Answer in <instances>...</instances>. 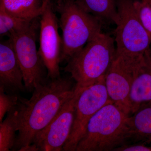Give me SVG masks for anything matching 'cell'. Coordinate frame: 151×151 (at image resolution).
<instances>
[{"label": "cell", "instance_id": "obj_7", "mask_svg": "<svg viewBox=\"0 0 151 151\" xmlns=\"http://www.w3.org/2000/svg\"><path fill=\"white\" fill-rule=\"evenodd\" d=\"M105 76L84 88L79 94L76 106L72 129L62 151H76L90 119L105 105L112 103L105 86Z\"/></svg>", "mask_w": 151, "mask_h": 151}, {"label": "cell", "instance_id": "obj_13", "mask_svg": "<svg viewBox=\"0 0 151 151\" xmlns=\"http://www.w3.org/2000/svg\"><path fill=\"white\" fill-rule=\"evenodd\" d=\"M47 0H0V7L14 16L32 21L40 17Z\"/></svg>", "mask_w": 151, "mask_h": 151}, {"label": "cell", "instance_id": "obj_15", "mask_svg": "<svg viewBox=\"0 0 151 151\" xmlns=\"http://www.w3.org/2000/svg\"><path fill=\"white\" fill-rule=\"evenodd\" d=\"M80 7L102 21H110L116 24L118 19L117 0H75Z\"/></svg>", "mask_w": 151, "mask_h": 151}, {"label": "cell", "instance_id": "obj_3", "mask_svg": "<svg viewBox=\"0 0 151 151\" xmlns=\"http://www.w3.org/2000/svg\"><path fill=\"white\" fill-rule=\"evenodd\" d=\"M116 55L115 40L101 32L71 57L62 70L70 73L76 86L85 88L106 74Z\"/></svg>", "mask_w": 151, "mask_h": 151}, {"label": "cell", "instance_id": "obj_12", "mask_svg": "<svg viewBox=\"0 0 151 151\" xmlns=\"http://www.w3.org/2000/svg\"><path fill=\"white\" fill-rule=\"evenodd\" d=\"M132 114L144 103L151 102V50L134 70L130 95Z\"/></svg>", "mask_w": 151, "mask_h": 151}, {"label": "cell", "instance_id": "obj_22", "mask_svg": "<svg viewBox=\"0 0 151 151\" xmlns=\"http://www.w3.org/2000/svg\"><path fill=\"white\" fill-rule=\"evenodd\" d=\"M150 1H151V0H150Z\"/></svg>", "mask_w": 151, "mask_h": 151}, {"label": "cell", "instance_id": "obj_14", "mask_svg": "<svg viewBox=\"0 0 151 151\" xmlns=\"http://www.w3.org/2000/svg\"><path fill=\"white\" fill-rule=\"evenodd\" d=\"M130 116L132 137L151 142V102L144 103Z\"/></svg>", "mask_w": 151, "mask_h": 151}, {"label": "cell", "instance_id": "obj_6", "mask_svg": "<svg viewBox=\"0 0 151 151\" xmlns=\"http://www.w3.org/2000/svg\"><path fill=\"white\" fill-rule=\"evenodd\" d=\"M40 19V17L36 19L27 28L12 33L9 37L21 69L26 91L29 92H33L49 78L47 69L37 48Z\"/></svg>", "mask_w": 151, "mask_h": 151}, {"label": "cell", "instance_id": "obj_4", "mask_svg": "<svg viewBox=\"0 0 151 151\" xmlns=\"http://www.w3.org/2000/svg\"><path fill=\"white\" fill-rule=\"evenodd\" d=\"M52 5L60 16L59 24L62 32L60 63L67 62L102 32V21L84 11L75 0H55Z\"/></svg>", "mask_w": 151, "mask_h": 151}, {"label": "cell", "instance_id": "obj_2", "mask_svg": "<svg viewBox=\"0 0 151 151\" xmlns=\"http://www.w3.org/2000/svg\"><path fill=\"white\" fill-rule=\"evenodd\" d=\"M131 137L130 115L109 103L89 120L76 151L116 150Z\"/></svg>", "mask_w": 151, "mask_h": 151}, {"label": "cell", "instance_id": "obj_18", "mask_svg": "<svg viewBox=\"0 0 151 151\" xmlns=\"http://www.w3.org/2000/svg\"><path fill=\"white\" fill-rule=\"evenodd\" d=\"M137 14L143 27L151 35V6L145 0L134 1Z\"/></svg>", "mask_w": 151, "mask_h": 151}, {"label": "cell", "instance_id": "obj_10", "mask_svg": "<svg viewBox=\"0 0 151 151\" xmlns=\"http://www.w3.org/2000/svg\"><path fill=\"white\" fill-rule=\"evenodd\" d=\"M134 70L115 58L105 76V86L112 103L129 115L132 114L130 95Z\"/></svg>", "mask_w": 151, "mask_h": 151}, {"label": "cell", "instance_id": "obj_16", "mask_svg": "<svg viewBox=\"0 0 151 151\" xmlns=\"http://www.w3.org/2000/svg\"><path fill=\"white\" fill-rule=\"evenodd\" d=\"M19 102L15 108L7 113L5 120L0 122V151L12 150L15 145L16 133L19 129Z\"/></svg>", "mask_w": 151, "mask_h": 151}, {"label": "cell", "instance_id": "obj_20", "mask_svg": "<svg viewBox=\"0 0 151 151\" xmlns=\"http://www.w3.org/2000/svg\"><path fill=\"white\" fill-rule=\"evenodd\" d=\"M116 150L122 151H151V147L144 145H135L122 146L116 149Z\"/></svg>", "mask_w": 151, "mask_h": 151}, {"label": "cell", "instance_id": "obj_9", "mask_svg": "<svg viewBox=\"0 0 151 151\" xmlns=\"http://www.w3.org/2000/svg\"><path fill=\"white\" fill-rule=\"evenodd\" d=\"M52 7V0H47L40 16L39 53L46 67L48 78L56 79L60 75L62 38L58 33L59 21Z\"/></svg>", "mask_w": 151, "mask_h": 151}, {"label": "cell", "instance_id": "obj_11", "mask_svg": "<svg viewBox=\"0 0 151 151\" xmlns=\"http://www.w3.org/2000/svg\"><path fill=\"white\" fill-rule=\"evenodd\" d=\"M0 89L12 95L26 91L21 69L9 38L0 43Z\"/></svg>", "mask_w": 151, "mask_h": 151}, {"label": "cell", "instance_id": "obj_1", "mask_svg": "<svg viewBox=\"0 0 151 151\" xmlns=\"http://www.w3.org/2000/svg\"><path fill=\"white\" fill-rule=\"evenodd\" d=\"M71 76L48 78L37 87L29 100L19 96L18 134L12 151H25L36 135L47 126L73 95Z\"/></svg>", "mask_w": 151, "mask_h": 151}, {"label": "cell", "instance_id": "obj_8", "mask_svg": "<svg viewBox=\"0 0 151 151\" xmlns=\"http://www.w3.org/2000/svg\"><path fill=\"white\" fill-rule=\"evenodd\" d=\"M83 89L76 85L73 95L51 122L36 135L32 144L35 151H62L70 136L75 118L76 103Z\"/></svg>", "mask_w": 151, "mask_h": 151}, {"label": "cell", "instance_id": "obj_19", "mask_svg": "<svg viewBox=\"0 0 151 151\" xmlns=\"http://www.w3.org/2000/svg\"><path fill=\"white\" fill-rule=\"evenodd\" d=\"M19 96V95L6 94L0 89V122H2L6 114L17 105Z\"/></svg>", "mask_w": 151, "mask_h": 151}, {"label": "cell", "instance_id": "obj_17", "mask_svg": "<svg viewBox=\"0 0 151 151\" xmlns=\"http://www.w3.org/2000/svg\"><path fill=\"white\" fill-rule=\"evenodd\" d=\"M35 19L29 21L14 16L8 13L3 8L0 7L1 37L4 36L9 37L12 33L18 32L27 28Z\"/></svg>", "mask_w": 151, "mask_h": 151}, {"label": "cell", "instance_id": "obj_5", "mask_svg": "<svg viewBox=\"0 0 151 151\" xmlns=\"http://www.w3.org/2000/svg\"><path fill=\"white\" fill-rule=\"evenodd\" d=\"M117 7L116 58L134 70L150 48L151 35L138 17L134 0H117Z\"/></svg>", "mask_w": 151, "mask_h": 151}, {"label": "cell", "instance_id": "obj_21", "mask_svg": "<svg viewBox=\"0 0 151 151\" xmlns=\"http://www.w3.org/2000/svg\"><path fill=\"white\" fill-rule=\"evenodd\" d=\"M145 1H146L151 6V1L150 0H145Z\"/></svg>", "mask_w": 151, "mask_h": 151}]
</instances>
